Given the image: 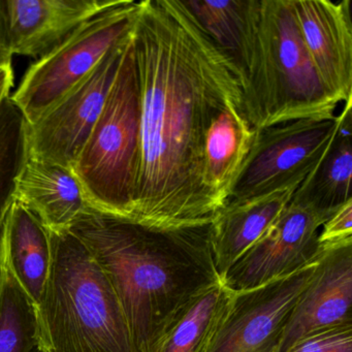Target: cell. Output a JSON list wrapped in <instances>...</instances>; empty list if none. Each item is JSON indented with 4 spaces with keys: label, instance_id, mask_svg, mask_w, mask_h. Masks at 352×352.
Wrapping results in <instances>:
<instances>
[{
    "label": "cell",
    "instance_id": "d4e9b609",
    "mask_svg": "<svg viewBox=\"0 0 352 352\" xmlns=\"http://www.w3.org/2000/svg\"><path fill=\"white\" fill-rule=\"evenodd\" d=\"M14 85V72L12 60L0 63V108L9 98Z\"/></svg>",
    "mask_w": 352,
    "mask_h": 352
},
{
    "label": "cell",
    "instance_id": "8fae6325",
    "mask_svg": "<svg viewBox=\"0 0 352 352\" xmlns=\"http://www.w3.org/2000/svg\"><path fill=\"white\" fill-rule=\"evenodd\" d=\"M123 0H0V36L13 55L40 59Z\"/></svg>",
    "mask_w": 352,
    "mask_h": 352
},
{
    "label": "cell",
    "instance_id": "8992f818",
    "mask_svg": "<svg viewBox=\"0 0 352 352\" xmlns=\"http://www.w3.org/2000/svg\"><path fill=\"white\" fill-rule=\"evenodd\" d=\"M138 5L123 0L80 26L65 42L30 65L11 96L28 124L40 120L94 71L107 53L131 36Z\"/></svg>",
    "mask_w": 352,
    "mask_h": 352
},
{
    "label": "cell",
    "instance_id": "e0dca14e",
    "mask_svg": "<svg viewBox=\"0 0 352 352\" xmlns=\"http://www.w3.org/2000/svg\"><path fill=\"white\" fill-rule=\"evenodd\" d=\"M186 8L242 87L246 79L259 0H185Z\"/></svg>",
    "mask_w": 352,
    "mask_h": 352
},
{
    "label": "cell",
    "instance_id": "ba28073f",
    "mask_svg": "<svg viewBox=\"0 0 352 352\" xmlns=\"http://www.w3.org/2000/svg\"><path fill=\"white\" fill-rule=\"evenodd\" d=\"M316 261L258 287L232 292L206 352H279L288 319Z\"/></svg>",
    "mask_w": 352,
    "mask_h": 352
},
{
    "label": "cell",
    "instance_id": "9c48e42d",
    "mask_svg": "<svg viewBox=\"0 0 352 352\" xmlns=\"http://www.w3.org/2000/svg\"><path fill=\"white\" fill-rule=\"evenodd\" d=\"M131 36L113 48L94 71L28 127V157L73 170L102 114Z\"/></svg>",
    "mask_w": 352,
    "mask_h": 352
},
{
    "label": "cell",
    "instance_id": "ac0fdd59",
    "mask_svg": "<svg viewBox=\"0 0 352 352\" xmlns=\"http://www.w3.org/2000/svg\"><path fill=\"white\" fill-rule=\"evenodd\" d=\"M0 246L18 283L38 308L44 300L52 265L48 228L15 201L6 220Z\"/></svg>",
    "mask_w": 352,
    "mask_h": 352
},
{
    "label": "cell",
    "instance_id": "4fadbf2b",
    "mask_svg": "<svg viewBox=\"0 0 352 352\" xmlns=\"http://www.w3.org/2000/svg\"><path fill=\"white\" fill-rule=\"evenodd\" d=\"M313 65L339 104L352 98L351 1L292 0Z\"/></svg>",
    "mask_w": 352,
    "mask_h": 352
},
{
    "label": "cell",
    "instance_id": "cb8c5ba5",
    "mask_svg": "<svg viewBox=\"0 0 352 352\" xmlns=\"http://www.w3.org/2000/svg\"><path fill=\"white\" fill-rule=\"evenodd\" d=\"M351 238L352 201H349L321 226L318 241L320 246H325Z\"/></svg>",
    "mask_w": 352,
    "mask_h": 352
},
{
    "label": "cell",
    "instance_id": "30bf717a",
    "mask_svg": "<svg viewBox=\"0 0 352 352\" xmlns=\"http://www.w3.org/2000/svg\"><path fill=\"white\" fill-rule=\"evenodd\" d=\"M325 218L289 201L269 230L234 263L222 279L232 292L252 289L315 263Z\"/></svg>",
    "mask_w": 352,
    "mask_h": 352
},
{
    "label": "cell",
    "instance_id": "9a60e30c",
    "mask_svg": "<svg viewBox=\"0 0 352 352\" xmlns=\"http://www.w3.org/2000/svg\"><path fill=\"white\" fill-rule=\"evenodd\" d=\"M15 201L48 230H69L89 204L69 168L28 158L16 184Z\"/></svg>",
    "mask_w": 352,
    "mask_h": 352
},
{
    "label": "cell",
    "instance_id": "2e32d148",
    "mask_svg": "<svg viewBox=\"0 0 352 352\" xmlns=\"http://www.w3.org/2000/svg\"><path fill=\"white\" fill-rule=\"evenodd\" d=\"M351 111L350 98L337 116V129L327 151L290 201L327 220L352 201Z\"/></svg>",
    "mask_w": 352,
    "mask_h": 352
},
{
    "label": "cell",
    "instance_id": "ffe728a7",
    "mask_svg": "<svg viewBox=\"0 0 352 352\" xmlns=\"http://www.w3.org/2000/svg\"><path fill=\"white\" fill-rule=\"evenodd\" d=\"M40 343L38 307L18 283L0 246V352H32Z\"/></svg>",
    "mask_w": 352,
    "mask_h": 352
},
{
    "label": "cell",
    "instance_id": "5bb4252c",
    "mask_svg": "<svg viewBox=\"0 0 352 352\" xmlns=\"http://www.w3.org/2000/svg\"><path fill=\"white\" fill-rule=\"evenodd\" d=\"M296 187L226 203L211 221L214 263L223 279L232 265L269 230L292 201Z\"/></svg>",
    "mask_w": 352,
    "mask_h": 352
},
{
    "label": "cell",
    "instance_id": "44dd1931",
    "mask_svg": "<svg viewBox=\"0 0 352 352\" xmlns=\"http://www.w3.org/2000/svg\"><path fill=\"white\" fill-rule=\"evenodd\" d=\"M232 294L222 282L206 290L170 329L160 352L207 351Z\"/></svg>",
    "mask_w": 352,
    "mask_h": 352
},
{
    "label": "cell",
    "instance_id": "7c38bea8",
    "mask_svg": "<svg viewBox=\"0 0 352 352\" xmlns=\"http://www.w3.org/2000/svg\"><path fill=\"white\" fill-rule=\"evenodd\" d=\"M321 248L312 278L288 319L279 352L313 333L352 325V238Z\"/></svg>",
    "mask_w": 352,
    "mask_h": 352
},
{
    "label": "cell",
    "instance_id": "603a6c76",
    "mask_svg": "<svg viewBox=\"0 0 352 352\" xmlns=\"http://www.w3.org/2000/svg\"><path fill=\"white\" fill-rule=\"evenodd\" d=\"M287 352H352V325H340L313 333Z\"/></svg>",
    "mask_w": 352,
    "mask_h": 352
},
{
    "label": "cell",
    "instance_id": "7a4b0ae2",
    "mask_svg": "<svg viewBox=\"0 0 352 352\" xmlns=\"http://www.w3.org/2000/svg\"><path fill=\"white\" fill-rule=\"evenodd\" d=\"M69 230L110 281L135 352H160L195 298L222 282L211 222L156 226L88 205Z\"/></svg>",
    "mask_w": 352,
    "mask_h": 352
},
{
    "label": "cell",
    "instance_id": "7402d4cb",
    "mask_svg": "<svg viewBox=\"0 0 352 352\" xmlns=\"http://www.w3.org/2000/svg\"><path fill=\"white\" fill-rule=\"evenodd\" d=\"M28 124L11 96L0 108V240L15 201L17 179L28 158Z\"/></svg>",
    "mask_w": 352,
    "mask_h": 352
},
{
    "label": "cell",
    "instance_id": "d6986e66",
    "mask_svg": "<svg viewBox=\"0 0 352 352\" xmlns=\"http://www.w3.org/2000/svg\"><path fill=\"white\" fill-rule=\"evenodd\" d=\"M255 131L242 104L226 107L210 125L204 150V177L210 190L226 205L230 188L250 151Z\"/></svg>",
    "mask_w": 352,
    "mask_h": 352
},
{
    "label": "cell",
    "instance_id": "52a82bcc",
    "mask_svg": "<svg viewBox=\"0 0 352 352\" xmlns=\"http://www.w3.org/2000/svg\"><path fill=\"white\" fill-rule=\"evenodd\" d=\"M337 116L298 119L255 131L226 204L298 188L327 151L337 129Z\"/></svg>",
    "mask_w": 352,
    "mask_h": 352
},
{
    "label": "cell",
    "instance_id": "5b68a950",
    "mask_svg": "<svg viewBox=\"0 0 352 352\" xmlns=\"http://www.w3.org/2000/svg\"><path fill=\"white\" fill-rule=\"evenodd\" d=\"M140 125L141 96L131 32L102 114L72 170L92 207L131 217L139 170Z\"/></svg>",
    "mask_w": 352,
    "mask_h": 352
},
{
    "label": "cell",
    "instance_id": "6da1fadb",
    "mask_svg": "<svg viewBox=\"0 0 352 352\" xmlns=\"http://www.w3.org/2000/svg\"><path fill=\"white\" fill-rule=\"evenodd\" d=\"M133 45L141 143L131 217L162 226L211 222L223 204L205 182L206 135L226 107L242 104L240 84L182 0L139 1Z\"/></svg>",
    "mask_w": 352,
    "mask_h": 352
},
{
    "label": "cell",
    "instance_id": "484cf974",
    "mask_svg": "<svg viewBox=\"0 0 352 352\" xmlns=\"http://www.w3.org/2000/svg\"><path fill=\"white\" fill-rule=\"evenodd\" d=\"M12 54L9 50H8L6 45L3 44L1 36H0V63H6V61L12 60Z\"/></svg>",
    "mask_w": 352,
    "mask_h": 352
},
{
    "label": "cell",
    "instance_id": "3957f363",
    "mask_svg": "<svg viewBox=\"0 0 352 352\" xmlns=\"http://www.w3.org/2000/svg\"><path fill=\"white\" fill-rule=\"evenodd\" d=\"M242 110L253 131L305 118H335L339 102L307 51L292 0H259Z\"/></svg>",
    "mask_w": 352,
    "mask_h": 352
},
{
    "label": "cell",
    "instance_id": "4316f807",
    "mask_svg": "<svg viewBox=\"0 0 352 352\" xmlns=\"http://www.w3.org/2000/svg\"><path fill=\"white\" fill-rule=\"evenodd\" d=\"M32 352H49L48 350L46 349V348L44 347V346L41 345V343L38 344V346H36V348H34V350H32Z\"/></svg>",
    "mask_w": 352,
    "mask_h": 352
},
{
    "label": "cell",
    "instance_id": "277c9868",
    "mask_svg": "<svg viewBox=\"0 0 352 352\" xmlns=\"http://www.w3.org/2000/svg\"><path fill=\"white\" fill-rule=\"evenodd\" d=\"M52 265L38 308L49 352H135L116 294L85 245L69 230H49Z\"/></svg>",
    "mask_w": 352,
    "mask_h": 352
}]
</instances>
